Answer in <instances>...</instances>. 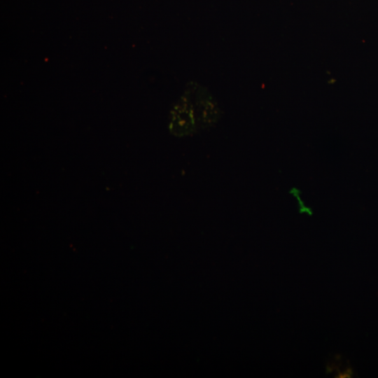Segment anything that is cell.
Listing matches in <instances>:
<instances>
[{
    "instance_id": "7a4b0ae2",
    "label": "cell",
    "mask_w": 378,
    "mask_h": 378,
    "mask_svg": "<svg viewBox=\"0 0 378 378\" xmlns=\"http://www.w3.org/2000/svg\"><path fill=\"white\" fill-rule=\"evenodd\" d=\"M289 195L294 200L298 211L302 215H312V209L304 201L301 190L297 187H293L289 190Z\"/></svg>"
},
{
    "instance_id": "6da1fadb",
    "label": "cell",
    "mask_w": 378,
    "mask_h": 378,
    "mask_svg": "<svg viewBox=\"0 0 378 378\" xmlns=\"http://www.w3.org/2000/svg\"><path fill=\"white\" fill-rule=\"evenodd\" d=\"M218 112L209 92L197 83H190L172 110L171 129L176 133H189L197 127L195 113L198 114L202 127H205L216 122Z\"/></svg>"
}]
</instances>
